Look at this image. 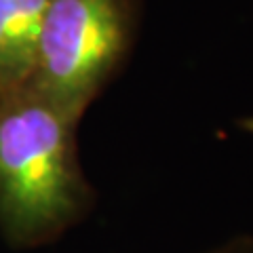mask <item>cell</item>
Here are the masks:
<instances>
[{
    "label": "cell",
    "instance_id": "1",
    "mask_svg": "<svg viewBox=\"0 0 253 253\" xmlns=\"http://www.w3.org/2000/svg\"><path fill=\"white\" fill-rule=\"evenodd\" d=\"M78 121L30 84L0 93V226L13 243H49L91 211Z\"/></svg>",
    "mask_w": 253,
    "mask_h": 253
},
{
    "label": "cell",
    "instance_id": "2",
    "mask_svg": "<svg viewBox=\"0 0 253 253\" xmlns=\"http://www.w3.org/2000/svg\"><path fill=\"white\" fill-rule=\"evenodd\" d=\"M135 23V0H49L28 84L83 118L125 61Z\"/></svg>",
    "mask_w": 253,
    "mask_h": 253
},
{
    "label": "cell",
    "instance_id": "3",
    "mask_svg": "<svg viewBox=\"0 0 253 253\" xmlns=\"http://www.w3.org/2000/svg\"><path fill=\"white\" fill-rule=\"evenodd\" d=\"M49 0H0V93L28 84Z\"/></svg>",
    "mask_w": 253,
    "mask_h": 253
},
{
    "label": "cell",
    "instance_id": "4",
    "mask_svg": "<svg viewBox=\"0 0 253 253\" xmlns=\"http://www.w3.org/2000/svg\"><path fill=\"white\" fill-rule=\"evenodd\" d=\"M207 253H253V236H234Z\"/></svg>",
    "mask_w": 253,
    "mask_h": 253
},
{
    "label": "cell",
    "instance_id": "5",
    "mask_svg": "<svg viewBox=\"0 0 253 253\" xmlns=\"http://www.w3.org/2000/svg\"><path fill=\"white\" fill-rule=\"evenodd\" d=\"M239 125L243 126L245 131H249V133H253V116H249V118H243V121H239Z\"/></svg>",
    "mask_w": 253,
    "mask_h": 253
}]
</instances>
